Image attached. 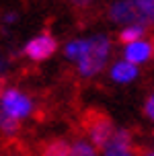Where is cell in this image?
Wrapping results in <instances>:
<instances>
[{
    "label": "cell",
    "mask_w": 154,
    "mask_h": 156,
    "mask_svg": "<svg viewBox=\"0 0 154 156\" xmlns=\"http://www.w3.org/2000/svg\"><path fill=\"white\" fill-rule=\"evenodd\" d=\"M125 60L127 64H138V62H144L152 55V43H146V41H136L131 45L125 47Z\"/></svg>",
    "instance_id": "52a82bcc"
},
{
    "label": "cell",
    "mask_w": 154,
    "mask_h": 156,
    "mask_svg": "<svg viewBox=\"0 0 154 156\" xmlns=\"http://www.w3.org/2000/svg\"><path fill=\"white\" fill-rule=\"evenodd\" d=\"M41 156H72V146L64 140H54L43 148Z\"/></svg>",
    "instance_id": "9c48e42d"
},
{
    "label": "cell",
    "mask_w": 154,
    "mask_h": 156,
    "mask_svg": "<svg viewBox=\"0 0 154 156\" xmlns=\"http://www.w3.org/2000/svg\"><path fill=\"white\" fill-rule=\"evenodd\" d=\"M105 156H134V150L130 146V132H115L113 140L105 148Z\"/></svg>",
    "instance_id": "8992f818"
},
{
    "label": "cell",
    "mask_w": 154,
    "mask_h": 156,
    "mask_svg": "<svg viewBox=\"0 0 154 156\" xmlns=\"http://www.w3.org/2000/svg\"><path fill=\"white\" fill-rule=\"evenodd\" d=\"M2 115H4V111H2V105H0V117H2Z\"/></svg>",
    "instance_id": "9a60e30c"
},
{
    "label": "cell",
    "mask_w": 154,
    "mask_h": 156,
    "mask_svg": "<svg viewBox=\"0 0 154 156\" xmlns=\"http://www.w3.org/2000/svg\"><path fill=\"white\" fill-rule=\"evenodd\" d=\"M2 111L8 117H13V119H21V117L31 113V101L25 94H21L19 90L8 88L2 94Z\"/></svg>",
    "instance_id": "277c9868"
},
{
    "label": "cell",
    "mask_w": 154,
    "mask_h": 156,
    "mask_svg": "<svg viewBox=\"0 0 154 156\" xmlns=\"http://www.w3.org/2000/svg\"><path fill=\"white\" fill-rule=\"evenodd\" d=\"M84 127L88 132V138L95 144V150H105L107 144L113 140L115 136V129H113V123L107 115H103L99 111H88L84 115Z\"/></svg>",
    "instance_id": "7a4b0ae2"
},
{
    "label": "cell",
    "mask_w": 154,
    "mask_h": 156,
    "mask_svg": "<svg viewBox=\"0 0 154 156\" xmlns=\"http://www.w3.org/2000/svg\"><path fill=\"white\" fill-rule=\"evenodd\" d=\"M144 111H146V115L150 117V119H154V94L146 101V105H144Z\"/></svg>",
    "instance_id": "4fadbf2b"
},
{
    "label": "cell",
    "mask_w": 154,
    "mask_h": 156,
    "mask_svg": "<svg viewBox=\"0 0 154 156\" xmlns=\"http://www.w3.org/2000/svg\"><path fill=\"white\" fill-rule=\"evenodd\" d=\"M142 35H144V29H140V27H127V29H123V31L119 33V41L131 45V43H136Z\"/></svg>",
    "instance_id": "8fae6325"
},
{
    "label": "cell",
    "mask_w": 154,
    "mask_h": 156,
    "mask_svg": "<svg viewBox=\"0 0 154 156\" xmlns=\"http://www.w3.org/2000/svg\"><path fill=\"white\" fill-rule=\"evenodd\" d=\"M109 15L117 23H125L131 27L142 25H152L154 23V2L150 0H136V2H115Z\"/></svg>",
    "instance_id": "6da1fadb"
},
{
    "label": "cell",
    "mask_w": 154,
    "mask_h": 156,
    "mask_svg": "<svg viewBox=\"0 0 154 156\" xmlns=\"http://www.w3.org/2000/svg\"><path fill=\"white\" fill-rule=\"evenodd\" d=\"M146 156H154V150H150V152H148V154Z\"/></svg>",
    "instance_id": "5bb4252c"
},
{
    "label": "cell",
    "mask_w": 154,
    "mask_h": 156,
    "mask_svg": "<svg viewBox=\"0 0 154 156\" xmlns=\"http://www.w3.org/2000/svg\"><path fill=\"white\" fill-rule=\"evenodd\" d=\"M56 47H58V41H56L49 33H43V35H37V37H33L25 45V55H29L31 60H47L49 55L56 51Z\"/></svg>",
    "instance_id": "5b68a950"
},
{
    "label": "cell",
    "mask_w": 154,
    "mask_h": 156,
    "mask_svg": "<svg viewBox=\"0 0 154 156\" xmlns=\"http://www.w3.org/2000/svg\"><path fill=\"white\" fill-rule=\"evenodd\" d=\"M107 54H109L107 37L99 35V37L88 39V49H86V54L78 60L80 72H82L84 76H92V74L101 72V68L107 62Z\"/></svg>",
    "instance_id": "3957f363"
},
{
    "label": "cell",
    "mask_w": 154,
    "mask_h": 156,
    "mask_svg": "<svg viewBox=\"0 0 154 156\" xmlns=\"http://www.w3.org/2000/svg\"><path fill=\"white\" fill-rule=\"evenodd\" d=\"M86 49H88V41L86 39H78V41H72L66 47V55L68 58H74V60H80L86 54Z\"/></svg>",
    "instance_id": "30bf717a"
},
{
    "label": "cell",
    "mask_w": 154,
    "mask_h": 156,
    "mask_svg": "<svg viewBox=\"0 0 154 156\" xmlns=\"http://www.w3.org/2000/svg\"><path fill=\"white\" fill-rule=\"evenodd\" d=\"M152 51H154V41H152Z\"/></svg>",
    "instance_id": "2e32d148"
},
{
    "label": "cell",
    "mask_w": 154,
    "mask_h": 156,
    "mask_svg": "<svg viewBox=\"0 0 154 156\" xmlns=\"http://www.w3.org/2000/svg\"><path fill=\"white\" fill-rule=\"evenodd\" d=\"M72 156H97V150L88 146L86 142H76L72 146Z\"/></svg>",
    "instance_id": "7c38bea8"
},
{
    "label": "cell",
    "mask_w": 154,
    "mask_h": 156,
    "mask_svg": "<svg viewBox=\"0 0 154 156\" xmlns=\"http://www.w3.org/2000/svg\"><path fill=\"white\" fill-rule=\"evenodd\" d=\"M111 76L115 78L117 82H130V80H134V78L138 76V68H136L134 64L121 62V64H117L115 68H113Z\"/></svg>",
    "instance_id": "ba28073f"
}]
</instances>
